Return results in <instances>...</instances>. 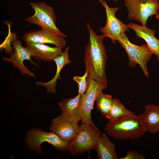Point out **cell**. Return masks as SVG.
Returning <instances> with one entry per match:
<instances>
[{"label": "cell", "instance_id": "21", "mask_svg": "<svg viewBox=\"0 0 159 159\" xmlns=\"http://www.w3.org/2000/svg\"><path fill=\"white\" fill-rule=\"evenodd\" d=\"M16 34V33H12L9 32V34L5 40L0 45V49L1 51L5 49V52L8 54H11L13 52V50L11 45V44L13 41L17 37Z\"/></svg>", "mask_w": 159, "mask_h": 159}, {"label": "cell", "instance_id": "6", "mask_svg": "<svg viewBox=\"0 0 159 159\" xmlns=\"http://www.w3.org/2000/svg\"><path fill=\"white\" fill-rule=\"evenodd\" d=\"M117 40L125 50L129 57V65L134 67L138 64L146 77L148 78L147 64L153 54L147 44L140 46L131 43L125 33L120 35Z\"/></svg>", "mask_w": 159, "mask_h": 159}, {"label": "cell", "instance_id": "4", "mask_svg": "<svg viewBox=\"0 0 159 159\" xmlns=\"http://www.w3.org/2000/svg\"><path fill=\"white\" fill-rule=\"evenodd\" d=\"M25 142L30 149L40 154L43 153L41 144L43 142H47L61 151L68 150L69 143L53 132H46L35 128L27 132Z\"/></svg>", "mask_w": 159, "mask_h": 159}, {"label": "cell", "instance_id": "26", "mask_svg": "<svg viewBox=\"0 0 159 159\" xmlns=\"http://www.w3.org/2000/svg\"><path fill=\"white\" fill-rule=\"evenodd\" d=\"M158 14H159V8L158 12Z\"/></svg>", "mask_w": 159, "mask_h": 159}, {"label": "cell", "instance_id": "10", "mask_svg": "<svg viewBox=\"0 0 159 159\" xmlns=\"http://www.w3.org/2000/svg\"><path fill=\"white\" fill-rule=\"evenodd\" d=\"M22 42L17 38H15L11 44L14 49V52L10 54V58L3 57V60L12 63L13 67L17 68L21 74L34 77V74L24 65L23 61L25 60H29L32 64L37 66L38 64L32 60L29 52L25 47L22 46Z\"/></svg>", "mask_w": 159, "mask_h": 159}, {"label": "cell", "instance_id": "11", "mask_svg": "<svg viewBox=\"0 0 159 159\" xmlns=\"http://www.w3.org/2000/svg\"><path fill=\"white\" fill-rule=\"evenodd\" d=\"M22 38L26 43L49 44L62 49L66 45V41L65 37L58 35L49 30L42 28L26 33L22 36Z\"/></svg>", "mask_w": 159, "mask_h": 159}, {"label": "cell", "instance_id": "7", "mask_svg": "<svg viewBox=\"0 0 159 159\" xmlns=\"http://www.w3.org/2000/svg\"><path fill=\"white\" fill-rule=\"evenodd\" d=\"M128 12V18L146 25L148 18L156 15L159 8L158 0H124Z\"/></svg>", "mask_w": 159, "mask_h": 159}, {"label": "cell", "instance_id": "13", "mask_svg": "<svg viewBox=\"0 0 159 159\" xmlns=\"http://www.w3.org/2000/svg\"><path fill=\"white\" fill-rule=\"evenodd\" d=\"M25 47L29 52L31 57L41 61L53 62L63 52L61 47H51L42 44L26 43Z\"/></svg>", "mask_w": 159, "mask_h": 159}, {"label": "cell", "instance_id": "1", "mask_svg": "<svg viewBox=\"0 0 159 159\" xmlns=\"http://www.w3.org/2000/svg\"><path fill=\"white\" fill-rule=\"evenodd\" d=\"M87 26L89 36L84 54L85 71L95 80L107 83L105 70L107 57L103 43L105 37L103 34H97L89 24Z\"/></svg>", "mask_w": 159, "mask_h": 159}, {"label": "cell", "instance_id": "16", "mask_svg": "<svg viewBox=\"0 0 159 159\" xmlns=\"http://www.w3.org/2000/svg\"><path fill=\"white\" fill-rule=\"evenodd\" d=\"M139 116L150 133L154 134L159 131V105L148 104Z\"/></svg>", "mask_w": 159, "mask_h": 159}, {"label": "cell", "instance_id": "5", "mask_svg": "<svg viewBox=\"0 0 159 159\" xmlns=\"http://www.w3.org/2000/svg\"><path fill=\"white\" fill-rule=\"evenodd\" d=\"M30 4L34 10V13L32 16L25 19V21L42 29L49 30L59 36L67 37L56 25L57 19L52 7L44 2H30Z\"/></svg>", "mask_w": 159, "mask_h": 159}, {"label": "cell", "instance_id": "19", "mask_svg": "<svg viewBox=\"0 0 159 159\" xmlns=\"http://www.w3.org/2000/svg\"><path fill=\"white\" fill-rule=\"evenodd\" d=\"M113 99L111 95L102 92L97 96L95 100L97 107L103 117L107 116L113 104Z\"/></svg>", "mask_w": 159, "mask_h": 159}, {"label": "cell", "instance_id": "9", "mask_svg": "<svg viewBox=\"0 0 159 159\" xmlns=\"http://www.w3.org/2000/svg\"><path fill=\"white\" fill-rule=\"evenodd\" d=\"M98 1L105 9L106 17L105 25L100 29V31L105 37L110 38L112 42L115 43L120 35L125 32H129L128 26L116 17L115 14L119 7H110L105 0Z\"/></svg>", "mask_w": 159, "mask_h": 159}, {"label": "cell", "instance_id": "22", "mask_svg": "<svg viewBox=\"0 0 159 159\" xmlns=\"http://www.w3.org/2000/svg\"><path fill=\"white\" fill-rule=\"evenodd\" d=\"M87 76L88 73L86 71H85V74L82 76H74L73 78V80L77 83L78 94L82 96L84 94L87 89Z\"/></svg>", "mask_w": 159, "mask_h": 159}, {"label": "cell", "instance_id": "20", "mask_svg": "<svg viewBox=\"0 0 159 159\" xmlns=\"http://www.w3.org/2000/svg\"><path fill=\"white\" fill-rule=\"evenodd\" d=\"M132 112L125 108L117 98L113 99V104L107 118L113 120L119 118L134 114Z\"/></svg>", "mask_w": 159, "mask_h": 159}, {"label": "cell", "instance_id": "2", "mask_svg": "<svg viewBox=\"0 0 159 159\" xmlns=\"http://www.w3.org/2000/svg\"><path fill=\"white\" fill-rule=\"evenodd\" d=\"M105 131L111 137L119 140H137L147 131L139 116L134 114L109 120Z\"/></svg>", "mask_w": 159, "mask_h": 159}, {"label": "cell", "instance_id": "17", "mask_svg": "<svg viewBox=\"0 0 159 159\" xmlns=\"http://www.w3.org/2000/svg\"><path fill=\"white\" fill-rule=\"evenodd\" d=\"M69 47H67L65 48L64 52L54 59V62L57 66V70L56 74L53 78L47 82H44L41 81L36 82L37 85L44 87L46 89V92L48 93H54L55 92L57 80L61 78L60 72L61 70L65 65L71 62L69 59Z\"/></svg>", "mask_w": 159, "mask_h": 159}, {"label": "cell", "instance_id": "12", "mask_svg": "<svg viewBox=\"0 0 159 159\" xmlns=\"http://www.w3.org/2000/svg\"><path fill=\"white\" fill-rule=\"evenodd\" d=\"M79 127L77 122L69 121L61 113L53 119L49 129L51 132L70 142L77 134Z\"/></svg>", "mask_w": 159, "mask_h": 159}, {"label": "cell", "instance_id": "8", "mask_svg": "<svg viewBox=\"0 0 159 159\" xmlns=\"http://www.w3.org/2000/svg\"><path fill=\"white\" fill-rule=\"evenodd\" d=\"M87 86L84 94L82 96L80 108L82 122L94 123L91 119V112L94 102L99 94L107 86V83L95 80L87 76Z\"/></svg>", "mask_w": 159, "mask_h": 159}, {"label": "cell", "instance_id": "23", "mask_svg": "<svg viewBox=\"0 0 159 159\" xmlns=\"http://www.w3.org/2000/svg\"><path fill=\"white\" fill-rule=\"evenodd\" d=\"M120 159H144V156L138 152L130 150L127 153L126 155L123 157H120Z\"/></svg>", "mask_w": 159, "mask_h": 159}, {"label": "cell", "instance_id": "15", "mask_svg": "<svg viewBox=\"0 0 159 159\" xmlns=\"http://www.w3.org/2000/svg\"><path fill=\"white\" fill-rule=\"evenodd\" d=\"M82 96L62 100L59 104L62 113L69 121L78 123L81 121L80 108Z\"/></svg>", "mask_w": 159, "mask_h": 159}, {"label": "cell", "instance_id": "25", "mask_svg": "<svg viewBox=\"0 0 159 159\" xmlns=\"http://www.w3.org/2000/svg\"><path fill=\"white\" fill-rule=\"evenodd\" d=\"M111 0L115 2H117L118 1V0Z\"/></svg>", "mask_w": 159, "mask_h": 159}, {"label": "cell", "instance_id": "3", "mask_svg": "<svg viewBox=\"0 0 159 159\" xmlns=\"http://www.w3.org/2000/svg\"><path fill=\"white\" fill-rule=\"evenodd\" d=\"M102 134L94 123L82 122L76 135L69 142L68 151L76 156L94 149Z\"/></svg>", "mask_w": 159, "mask_h": 159}, {"label": "cell", "instance_id": "14", "mask_svg": "<svg viewBox=\"0 0 159 159\" xmlns=\"http://www.w3.org/2000/svg\"><path fill=\"white\" fill-rule=\"evenodd\" d=\"M128 25L135 32L138 37L146 41L152 54L157 56L159 62V40L155 36L156 30L149 29L145 25H140L133 22L129 23Z\"/></svg>", "mask_w": 159, "mask_h": 159}, {"label": "cell", "instance_id": "18", "mask_svg": "<svg viewBox=\"0 0 159 159\" xmlns=\"http://www.w3.org/2000/svg\"><path fill=\"white\" fill-rule=\"evenodd\" d=\"M99 159H117L118 155L115 145L104 133L99 138L95 149Z\"/></svg>", "mask_w": 159, "mask_h": 159}, {"label": "cell", "instance_id": "24", "mask_svg": "<svg viewBox=\"0 0 159 159\" xmlns=\"http://www.w3.org/2000/svg\"><path fill=\"white\" fill-rule=\"evenodd\" d=\"M155 17L156 18L159 19V14H157V15H155Z\"/></svg>", "mask_w": 159, "mask_h": 159}]
</instances>
